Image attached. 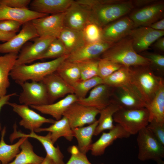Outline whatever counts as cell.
<instances>
[{"mask_svg":"<svg viewBox=\"0 0 164 164\" xmlns=\"http://www.w3.org/2000/svg\"><path fill=\"white\" fill-rule=\"evenodd\" d=\"M92 22L102 28L130 12L134 8L132 0H89Z\"/></svg>","mask_w":164,"mask_h":164,"instance_id":"1","label":"cell"},{"mask_svg":"<svg viewBox=\"0 0 164 164\" xmlns=\"http://www.w3.org/2000/svg\"><path fill=\"white\" fill-rule=\"evenodd\" d=\"M68 55L47 62L15 65L11 71L9 76L19 85L29 80L41 81L46 76L56 72Z\"/></svg>","mask_w":164,"mask_h":164,"instance_id":"2","label":"cell"},{"mask_svg":"<svg viewBox=\"0 0 164 164\" xmlns=\"http://www.w3.org/2000/svg\"><path fill=\"white\" fill-rule=\"evenodd\" d=\"M131 80L146 106L152 100L164 80L156 75L149 66L131 67Z\"/></svg>","mask_w":164,"mask_h":164,"instance_id":"3","label":"cell"},{"mask_svg":"<svg viewBox=\"0 0 164 164\" xmlns=\"http://www.w3.org/2000/svg\"><path fill=\"white\" fill-rule=\"evenodd\" d=\"M101 58L107 59L127 67L150 66L146 58L135 50L131 38H125L115 43L101 55Z\"/></svg>","mask_w":164,"mask_h":164,"instance_id":"4","label":"cell"},{"mask_svg":"<svg viewBox=\"0 0 164 164\" xmlns=\"http://www.w3.org/2000/svg\"><path fill=\"white\" fill-rule=\"evenodd\" d=\"M114 121L130 135L138 134L149 123V113L145 108L135 109L120 108L114 114Z\"/></svg>","mask_w":164,"mask_h":164,"instance_id":"5","label":"cell"},{"mask_svg":"<svg viewBox=\"0 0 164 164\" xmlns=\"http://www.w3.org/2000/svg\"><path fill=\"white\" fill-rule=\"evenodd\" d=\"M138 134V159L143 161L151 160L155 161L157 164H164V145L146 127L140 131Z\"/></svg>","mask_w":164,"mask_h":164,"instance_id":"6","label":"cell"},{"mask_svg":"<svg viewBox=\"0 0 164 164\" xmlns=\"http://www.w3.org/2000/svg\"><path fill=\"white\" fill-rule=\"evenodd\" d=\"M22 90L19 96L20 104L28 106L49 104L45 87L41 81H26L19 85Z\"/></svg>","mask_w":164,"mask_h":164,"instance_id":"7","label":"cell"},{"mask_svg":"<svg viewBox=\"0 0 164 164\" xmlns=\"http://www.w3.org/2000/svg\"><path fill=\"white\" fill-rule=\"evenodd\" d=\"M111 103L125 109H138L146 108V106L133 84L113 87Z\"/></svg>","mask_w":164,"mask_h":164,"instance_id":"8","label":"cell"},{"mask_svg":"<svg viewBox=\"0 0 164 164\" xmlns=\"http://www.w3.org/2000/svg\"><path fill=\"white\" fill-rule=\"evenodd\" d=\"M100 111L80 104L77 102L71 104L65 111L63 116L68 120L72 128L91 124L96 120Z\"/></svg>","mask_w":164,"mask_h":164,"instance_id":"9","label":"cell"},{"mask_svg":"<svg viewBox=\"0 0 164 164\" xmlns=\"http://www.w3.org/2000/svg\"><path fill=\"white\" fill-rule=\"evenodd\" d=\"M164 12V2L158 0L153 4L133 11L128 17L133 22L135 28L148 27L163 18Z\"/></svg>","mask_w":164,"mask_h":164,"instance_id":"10","label":"cell"},{"mask_svg":"<svg viewBox=\"0 0 164 164\" xmlns=\"http://www.w3.org/2000/svg\"><path fill=\"white\" fill-rule=\"evenodd\" d=\"M55 38L50 36H44L34 39L33 43L25 46L20 51L15 65L26 64L38 60Z\"/></svg>","mask_w":164,"mask_h":164,"instance_id":"11","label":"cell"},{"mask_svg":"<svg viewBox=\"0 0 164 164\" xmlns=\"http://www.w3.org/2000/svg\"><path fill=\"white\" fill-rule=\"evenodd\" d=\"M12 108L13 111L21 118L19 122L20 126L31 131L35 132L44 124H53L56 120L46 118L32 110L29 106L15 103L9 102L8 104Z\"/></svg>","mask_w":164,"mask_h":164,"instance_id":"12","label":"cell"},{"mask_svg":"<svg viewBox=\"0 0 164 164\" xmlns=\"http://www.w3.org/2000/svg\"><path fill=\"white\" fill-rule=\"evenodd\" d=\"M64 13L48 15L32 20L39 36H50L58 38L64 27Z\"/></svg>","mask_w":164,"mask_h":164,"instance_id":"13","label":"cell"},{"mask_svg":"<svg viewBox=\"0 0 164 164\" xmlns=\"http://www.w3.org/2000/svg\"><path fill=\"white\" fill-rule=\"evenodd\" d=\"M164 35V30L141 26L134 28L128 36L132 40L134 50L138 53L149 49L151 45Z\"/></svg>","mask_w":164,"mask_h":164,"instance_id":"14","label":"cell"},{"mask_svg":"<svg viewBox=\"0 0 164 164\" xmlns=\"http://www.w3.org/2000/svg\"><path fill=\"white\" fill-rule=\"evenodd\" d=\"M39 37L31 21L23 24L19 32L9 40L0 44V53H18L29 40Z\"/></svg>","mask_w":164,"mask_h":164,"instance_id":"15","label":"cell"},{"mask_svg":"<svg viewBox=\"0 0 164 164\" xmlns=\"http://www.w3.org/2000/svg\"><path fill=\"white\" fill-rule=\"evenodd\" d=\"M13 132L11 135L9 139L12 142L16 139L22 137H27L35 138L39 141L42 145L46 153V155L51 159L56 164H65L63 155L59 146L55 147L50 137V133L49 132L46 135H37L34 131H31L28 134L22 133L17 130L16 124L13 127Z\"/></svg>","mask_w":164,"mask_h":164,"instance_id":"16","label":"cell"},{"mask_svg":"<svg viewBox=\"0 0 164 164\" xmlns=\"http://www.w3.org/2000/svg\"><path fill=\"white\" fill-rule=\"evenodd\" d=\"M91 21L90 11L76 1L64 13V26L70 29L82 31L86 25Z\"/></svg>","mask_w":164,"mask_h":164,"instance_id":"17","label":"cell"},{"mask_svg":"<svg viewBox=\"0 0 164 164\" xmlns=\"http://www.w3.org/2000/svg\"><path fill=\"white\" fill-rule=\"evenodd\" d=\"M134 28V23L129 17H123L102 28V39L116 43L128 36Z\"/></svg>","mask_w":164,"mask_h":164,"instance_id":"18","label":"cell"},{"mask_svg":"<svg viewBox=\"0 0 164 164\" xmlns=\"http://www.w3.org/2000/svg\"><path fill=\"white\" fill-rule=\"evenodd\" d=\"M114 43L103 40L90 43H86L75 51L70 54L66 59L69 61L78 63L98 59Z\"/></svg>","mask_w":164,"mask_h":164,"instance_id":"19","label":"cell"},{"mask_svg":"<svg viewBox=\"0 0 164 164\" xmlns=\"http://www.w3.org/2000/svg\"><path fill=\"white\" fill-rule=\"evenodd\" d=\"M113 87L102 84L90 91L89 95L77 102L80 104L101 111L111 103Z\"/></svg>","mask_w":164,"mask_h":164,"instance_id":"20","label":"cell"},{"mask_svg":"<svg viewBox=\"0 0 164 164\" xmlns=\"http://www.w3.org/2000/svg\"><path fill=\"white\" fill-rule=\"evenodd\" d=\"M46 88L49 104L66 95L74 94L72 87L67 83L55 72L46 76L41 81Z\"/></svg>","mask_w":164,"mask_h":164,"instance_id":"21","label":"cell"},{"mask_svg":"<svg viewBox=\"0 0 164 164\" xmlns=\"http://www.w3.org/2000/svg\"><path fill=\"white\" fill-rule=\"evenodd\" d=\"M130 135L120 125L117 124L108 132H103L99 138L91 145L90 150L95 156L103 155L106 149L118 139L127 138Z\"/></svg>","mask_w":164,"mask_h":164,"instance_id":"22","label":"cell"},{"mask_svg":"<svg viewBox=\"0 0 164 164\" xmlns=\"http://www.w3.org/2000/svg\"><path fill=\"white\" fill-rule=\"evenodd\" d=\"M78 100L75 94H70L54 103L30 107L42 114L51 115L56 121H57L62 118L63 113L68 107L72 104L77 102Z\"/></svg>","mask_w":164,"mask_h":164,"instance_id":"23","label":"cell"},{"mask_svg":"<svg viewBox=\"0 0 164 164\" xmlns=\"http://www.w3.org/2000/svg\"><path fill=\"white\" fill-rule=\"evenodd\" d=\"M74 0H33L29 6L31 10L37 12L51 15L64 13Z\"/></svg>","mask_w":164,"mask_h":164,"instance_id":"24","label":"cell"},{"mask_svg":"<svg viewBox=\"0 0 164 164\" xmlns=\"http://www.w3.org/2000/svg\"><path fill=\"white\" fill-rule=\"evenodd\" d=\"M48 15L37 12L29 9H18L0 5V21L14 20L22 23Z\"/></svg>","mask_w":164,"mask_h":164,"instance_id":"25","label":"cell"},{"mask_svg":"<svg viewBox=\"0 0 164 164\" xmlns=\"http://www.w3.org/2000/svg\"><path fill=\"white\" fill-rule=\"evenodd\" d=\"M48 132L50 133V137L53 143H54L60 137H63L69 141H71L74 136L72 129L67 119L63 116L60 119L47 128H40L35 132Z\"/></svg>","mask_w":164,"mask_h":164,"instance_id":"26","label":"cell"},{"mask_svg":"<svg viewBox=\"0 0 164 164\" xmlns=\"http://www.w3.org/2000/svg\"><path fill=\"white\" fill-rule=\"evenodd\" d=\"M18 54L11 53L0 56V97L6 95L10 84V73L15 65Z\"/></svg>","mask_w":164,"mask_h":164,"instance_id":"27","label":"cell"},{"mask_svg":"<svg viewBox=\"0 0 164 164\" xmlns=\"http://www.w3.org/2000/svg\"><path fill=\"white\" fill-rule=\"evenodd\" d=\"M58 38L62 43L69 55L86 43L82 31H77L65 27Z\"/></svg>","mask_w":164,"mask_h":164,"instance_id":"28","label":"cell"},{"mask_svg":"<svg viewBox=\"0 0 164 164\" xmlns=\"http://www.w3.org/2000/svg\"><path fill=\"white\" fill-rule=\"evenodd\" d=\"M98 120L94 123L85 127H81L72 128L74 137L78 142L77 146L79 151L86 154L90 150L92 138L98 125Z\"/></svg>","mask_w":164,"mask_h":164,"instance_id":"29","label":"cell"},{"mask_svg":"<svg viewBox=\"0 0 164 164\" xmlns=\"http://www.w3.org/2000/svg\"><path fill=\"white\" fill-rule=\"evenodd\" d=\"M149 113V122L152 121L164 124V84L146 108Z\"/></svg>","mask_w":164,"mask_h":164,"instance_id":"30","label":"cell"},{"mask_svg":"<svg viewBox=\"0 0 164 164\" xmlns=\"http://www.w3.org/2000/svg\"><path fill=\"white\" fill-rule=\"evenodd\" d=\"M6 132V128L4 127L1 130L0 141V162L2 164H7L13 160L20 152V146L27 138L22 137L16 143L12 145H8L5 142L4 137Z\"/></svg>","mask_w":164,"mask_h":164,"instance_id":"31","label":"cell"},{"mask_svg":"<svg viewBox=\"0 0 164 164\" xmlns=\"http://www.w3.org/2000/svg\"><path fill=\"white\" fill-rule=\"evenodd\" d=\"M21 149L15 159L7 164H41L44 158L34 151L33 147L27 138L20 146Z\"/></svg>","mask_w":164,"mask_h":164,"instance_id":"32","label":"cell"},{"mask_svg":"<svg viewBox=\"0 0 164 164\" xmlns=\"http://www.w3.org/2000/svg\"><path fill=\"white\" fill-rule=\"evenodd\" d=\"M55 72L72 87L80 80V71L78 63L66 59L61 63Z\"/></svg>","mask_w":164,"mask_h":164,"instance_id":"33","label":"cell"},{"mask_svg":"<svg viewBox=\"0 0 164 164\" xmlns=\"http://www.w3.org/2000/svg\"><path fill=\"white\" fill-rule=\"evenodd\" d=\"M120 108H121L117 105L111 103L100 111L98 125L94 135L97 136L105 130H110L114 128L115 125L113 124V115Z\"/></svg>","mask_w":164,"mask_h":164,"instance_id":"34","label":"cell"},{"mask_svg":"<svg viewBox=\"0 0 164 164\" xmlns=\"http://www.w3.org/2000/svg\"><path fill=\"white\" fill-rule=\"evenodd\" d=\"M103 84L114 88L133 84L130 67H122L103 80Z\"/></svg>","mask_w":164,"mask_h":164,"instance_id":"35","label":"cell"},{"mask_svg":"<svg viewBox=\"0 0 164 164\" xmlns=\"http://www.w3.org/2000/svg\"><path fill=\"white\" fill-rule=\"evenodd\" d=\"M103 84V79L97 76L85 80H80L73 87L74 94L78 99L85 97L89 91Z\"/></svg>","mask_w":164,"mask_h":164,"instance_id":"36","label":"cell"},{"mask_svg":"<svg viewBox=\"0 0 164 164\" xmlns=\"http://www.w3.org/2000/svg\"><path fill=\"white\" fill-rule=\"evenodd\" d=\"M99 58L77 63L80 71V80H85L98 76Z\"/></svg>","mask_w":164,"mask_h":164,"instance_id":"37","label":"cell"},{"mask_svg":"<svg viewBox=\"0 0 164 164\" xmlns=\"http://www.w3.org/2000/svg\"><path fill=\"white\" fill-rule=\"evenodd\" d=\"M69 55L62 43L58 38L55 39L50 44L46 51L38 60L55 59Z\"/></svg>","mask_w":164,"mask_h":164,"instance_id":"38","label":"cell"},{"mask_svg":"<svg viewBox=\"0 0 164 164\" xmlns=\"http://www.w3.org/2000/svg\"><path fill=\"white\" fill-rule=\"evenodd\" d=\"M102 29L93 22L87 24L82 30L86 43H94L102 40Z\"/></svg>","mask_w":164,"mask_h":164,"instance_id":"39","label":"cell"},{"mask_svg":"<svg viewBox=\"0 0 164 164\" xmlns=\"http://www.w3.org/2000/svg\"><path fill=\"white\" fill-rule=\"evenodd\" d=\"M122 65L106 59L100 58L98 63V76L103 80L110 76Z\"/></svg>","mask_w":164,"mask_h":164,"instance_id":"40","label":"cell"},{"mask_svg":"<svg viewBox=\"0 0 164 164\" xmlns=\"http://www.w3.org/2000/svg\"><path fill=\"white\" fill-rule=\"evenodd\" d=\"M148 60L151 63L150 67H154L160 73L164 70V56L159 54L151 52H142L141 55Z\"/></svg>","mask_w":164,"mask_h":164,"instance_id":"41","label":"cell"},{"mask_svg":"<svg viewBox=\"0 0 164 164\" xmlns=\"http://www.w3.org/2000/svg\"><path fill=\"white\" fill-rule=\"evenodd\" d=\"M68 150L71 154V156L65 164H92L88 160L86 154L80 152L77 146L75 145L71 146L69 148Z\"/></svg>","mask_w":164,"mask_h":164,"instance_id":"42","label":"cell"},{"mask_svg":"<svg viewBox=\"0 0 164 164\" xmlns=\"http://www.w3.org/2000/svg\"><path fill=\"white\" fill-rule=\"evenodd\" d=\"M146 127L156 138L164 145V124L152 121L149 122Z\"/></svg>","mask_w":164,"mask_h":164,"instance_id":"43","label":"cell"},{"mask_svg":"<svg viewBox=\"0 0 164 164\" xmlns=\"http://www.w3.org/2000/svg\"><path fill=\"white\" fill-rule=\"evenodd\" d=\"M23 23L18 21L5 20L0 21V31L7 33H16Z\"/></svg>","mask_w":164,"mask_h":164,"instance_id":"44","label":"cell"},{"mask_svg":"<svg viewBox=\"0 0 164 164\" xmlns=\"http://www.w3.org/2000/svg\"><path fill=\"white\" fill-rule=\"evenodd\" d=\"M30 0H0V5L18 9H28Z\"/></svg>","mask_w":164,"mask_h":164,"instance_id":"45","label":"cell"},{"mask_svg":"<svg viewBox=\"0 0 164 164\" xmlns=\"http://www.w3.org/2000/svg\"><path fill=\"white\" fill-rule=\"evenodd\" d=\"M157 1L156 0H132V2L134 7H136L141 8L153 4Z\"/></svg>","mask_w":164,"mask_h":164,"instance_id":"46","label":"cell"},{"mask_svg":"<svg viewBox=\"0 0 164 164\" xmlns=\"http://www.w3.org/2000/svg\"><path fill=\"white\" fill-rule=\"evenodd\" d=\"M16 95V93H13L0 97V112L2 108L5 105L8 104L10 98ZM2 130V127L0 123V131Z\"/></svg>","mask_w":164,"mask_h":164,"instance_id":"47","label":"cell"},{"mask_svg":"<svg viewBox=\"0 0 164 164\" xmlns=\"http://www.w3.org/2000/svg\"><path fill=\"white\" fill-rule=\"evenodd\" d=\"M148 27L156 30L163 31L164 30V18L155 22Z\"/></svg>","mask_w":164,"mask_h":164,"instance_id":"48","label":"cell"},{"mask_svg":"<svg viewBox=\"0 0 164 164\" xmlns=\"http://www.w3.org/2000/svg\"><path fill=\"white\" fill-rule=\"evenodd\" d=\"M154 47L160 51H164V38L161 37L157 39L155 42Z\"/></svg>","mask_w":164,"mask_h":164,"instance_id":"49","label":"cell"},{"mask_svg":"<svg viewBox=\"0 0 164 164\" xmlns=\"http://www.w3.org/2000/svg\"><path fill=\"white\" fill-rule=\"evenodd\" d=\"M16 34L15 33H7L0 31V41L6 42Z\"/></svg>","mask_w":164,"mask_h":164,"instance_id":"50","label":"cell"},{"mask_svg":"<svg viewBox=\"0 0 164 164\" xmlns=\"http://www.w3.org/2000/svg\"><path fill=\"white\" fill-rule=\"evenodd\" d=\"M41 164H56L49 156L46 155Z\"/></svg>","mask_w":164,"mask_h":164,"instance_id":"51","label":"cell"},{"mask_svg":"<svg viewBox=\"0 0 164 164\" xmlns=\"http://www.w3.org/2000/svg\"><path fill=\"white\" fill-rule=\"evenodd\" d=\"M1 162H0V164H1Z\"/></svg>","mask_w":164,"mask_h":164,"instance_id":"52","label":"cell"}]
</instances>
